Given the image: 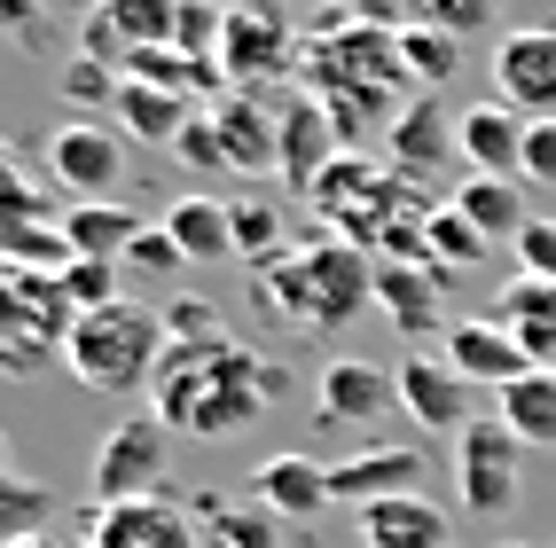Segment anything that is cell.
<instances>
[{"mask_svg":"<svg viewBox=\"0 0 556 548\" xmlns=\"http://www.w3.org/2000/svg\"><path fill=\"white\" fill-rule=\"evenodd\" d=\"M282 392V369H267L243 337L212 329V337H180L157 360V384H150V408L165 416V431H189V438H236L243 423H258Z\"/></svg>","mask_w":556,"mask_h":548,"instance_id":"cell-1","label":"cell"},{"mask_svg":"<svg viewBox=\"0 0 556 548\" xmlns=\"http://www.w3.org/2000/svg\"><path fill=\"white\" fill-rule=\"evenodd\" d=\"M416 87L400 63V24H368V16H338L321 31V40L306 48V94L329 110V126H338V141L353 150V141L368 126H400V94Z\"/></svg>","mask_w":556,"mask_h":548,"instance_id":"cell-2","label":"cell"},{"mask_svg":"<svg viewBox=\"0 0 556 548\" xmlns=\"http://www.w3.org/2000/svg\"><path fill=\"white\" fill-rule=\"evenodd\" d=\"M165 314L150 306H102V314H79V329H71V345H63V369L79 377L87 392L102 399H134V392H150L157 384V360H165Z\"/></svg>","mask_w":556,"mask_h":548,"instance_id":"cell-3","label":"cell"},{"mask_svg":"<svg viewBox=\"0 0 556 548\" xmlns=\"http://www.w3.org/2000/svg\"><path fill=\"white\" fill-rule=\"evenodd\" d=\"M71 314L55 275H0V377H31L71 345Z\"/></svg>","mask_w":556,"mask_h":548,"instance_id":"cell-4","label":"cell"},{"mask_svg":"<svg viewBox=\"0 0 556 548\" xmlns=\"http://www.w3.org/2000/svg\"><path fill=\"white\" fill-rule=\"evenodd\" d=\"M165 462H173V431L157 408H134L102 431L94 447V509H118V501H157L165 486Z\"/></svg>","mask_w":556,"mask_h":548,"instance_id":"cell-5","label":"cell"},{"mask_svg":"<svg viewBox=\"0 0 556 548\" xmlns=\"http://www.w3.org/2000/svg\"><path fill=\"white\" fill-rule=\"evenodd\" d=\"M306 55H299V31H290L282 9H258V0H236L228 9V31H219V79H228V94H258L290 79Z\"/></svg>","mask_w":556,"mask_h":548,"instance_id":"cell-6","label":"cell"},{"mask_svg":"<svg viewBox=\"0 0 556 548\" xmlns=\"http://www.w3.org/2000/svg\"><path fill=\"white\" fill-rule=\"evenodd\" d=\"M455 494L470 518H509L517 494H526V447L509 438L502 416H478L455 438Z\"/></svg>","mask_w":556,"mask_h":548,"instance_id":"cell-7","label":"cell"},{"mask_svg":"<svg viewBox=\"0 0 556 548\" xmlns=\"http://www.w3.org/2000/svg\"><path fill=\"white\" fill-rule=\"evenodd\" d=\"M299 259H306V329H345L368 298H377V259L353 251L345 235L306 243Z\"/></svg>","mask_w":556,"mask_h":548,"instance_id":"cell-8","label":"cell"},{"mask_svg":"<svg viewBox=\"0 0 556 548\" xmlns=\"http://www.w3.org/2000/svg\"><path fill=\"white\" fill-rule=\"evenodd\" d=\"M48 173L79 204H110V196H118V180H126V141L110 126H94V118H71V126L48 133Z\"/></svg>","mask_w":556,"mask_h":548,"instance_id":"cell-9","label":"cell"},{"mask_svg":"<svg viewBox=\"0 0 556 548\" xmlns=\"http://www.w3.org/2000/svg\"><path fill=\"white\" fill-rule=\"evenodd\" d=\"M494 102L517 118H556V24H526L494 48Z\"/></svg>","mask_w":556,"mask_h":548,"instance_id":"cell-10","label":"cell"},{"mask_svg":"<svg viewBox=\"0 0 556 548\" xmlns=\"http://www.w3.org/2000/svg\"><path fill=\"white\" fill-rule=\"evenodd\" d=\"M338 157H345V141H338V126H329V110H321L314 94H299V102L282 110V150H275L282 189L314 204V189L329 180V165H338Z\"/></svg>","mask_w":556,"mask_h":548,"instance_id":"cell-11","label":"cell"},{"mask_svg":"<svg viewBox=\"0 0 556 548\" xmlns=\"http://www.w3.org/2000/svg\"><path fill=\"white\" fill-rule=\"evenodd\" d=\"M392 384H400V408H407V423L416 431H470L478 416H470V384L447 369V360H431V353H407L400 369H392Z\"/></svg>","mask_w":556,"mask_h":548,"instance_id":"cell-12","label":"cell"},{"mask_svg":"<svg viewBox=\"0 0 556 548\" xmlns=\"http://www.w3.org/2000/svg\"><path fill=\"white\" fill-rule=\"evenodd\" d=\"M439 345H447V369H455L463 384H494V392H509L517 377H533L526 345H517L494 314H470V321H455Z\"/></svg>","mask_w":556,"mask_h":548,"instance_id":"cell-13","label":"cell"},{"mask_svg":"<svg viewBox=\"0 0 556 548\" xmlns=\"http://www.w3.org/2000/svg\"><path fill=\"white\" fill-rule=\"evenodd\" d=\"M424 455L416 447H361V455H345V462H329V501H353V509H368V501H400V494H424Z\"/></svg>","mask_w":556,"mask_h":548,"instance_id":"cell-14","label":"cell"},{"mask_svg":"<svg viewBox=\"0 0 556 548\" xmlns=\"http://www.w3.org/2000/svg\"><path fill=\"white\" fill-rule=\"evenodd\" d=\"M439 282H447V275H439L431 259H377V306L392 314V329H400V337H447V314H439Z\"/></svg>","mask_w":556,"mask_h":548,"instance_id":"cell-15","label":"cell"},{"mask_svg":"<svg viewBox=\"0 0 556 548\" xmlns=\"http://www.w3.org/2000/svg\"><path fill=\"white\" fill-rule=\"evenodd\" d=\"M526 126L509 102H470L455 118V141H463V165L486 173V180H526Z\"/></svg>","mask_w":556,"mask_h":548,"instance_id":"cell-16","label":"cell"},{"mask_svg":"<svg viewBox=\"0 0 556 548\" xmlns=\"http://www.w3.org/2000/svg\"><path fill=\"white\" fill-rule=\"evenodd\" d=\"M87 548H197L189 509L157 501H118V509H87Z\"/></svg>","mask_w":556,"mask_h":548,"instance_id":"cell-17","label":"cell"},{"mask_svg":"<svg viewBox=\"0 0 556 548\" xmlns=\"http://www.w3.org/2000/svg\"><path fill=\"white\" fill-rule=\"evenodd\" d=\"M384 173H400V180H424V173H439V165H455L463 157V141H455V118L439 110V94H416L400 110V126L384 133Z\"/></svg>","mask_w":556,"mask_h":548,"instance_id":"cell-18","label":"cell"},{"mask_svg":"<svg viewBox=\"0 0 556 548\" xmlns=\"http://www.w3.org/2000/svg\"><path fill=\"white\" fill-rule=\"evenodd\" d=\"M258 509H275L282 525H314L321 509H329V462L314 455H267L258 462V479H251Z\"/></svg>","mask_w":556,"mask_h":548,"instance_id":"cell-19","label":"cell"},{"mask_svg":"<svg viewBox=\"0 0 556 548\" xmlns=\"http://www.w3.org/2000/svg\"><path fill=\"white\" fill-rule=\"evenodd\" d=\"M353 518H361V548H447V540H455L447 509H439L431 494L368 501V509H353Z\"/></svg>","mask_w":556,"mask_h":548,"instance_id":"cell-20","label":"cell"},{"mask_svg":"<svg viewBox=\"0 0 556 548\" xmlns=\"http://www.w3.org/2000/svg\"><path fill=\"white\" fill-rule=\"evenodd\" d=\"M157 228L180 243V259H189V267H219V259H236V219H228V204L204 196V189L173 196V204L157 212Z\"/></svg>","mask_w":556,"mask_h":548,"instance_id":"cell-21","label":"cell"},{"mask_svg":"<svg viewBox=\"0 0 556 548\" xmlns=\"http://www.w3.org/2000/svg\"><path fill=\"white\" fill-rule=\"evenodd\" d=\"M384 408H400V384L377 360H329L321 369V423H377Z\"/></svg>","mask_w":556,"mask_h":548,"instance_id":"cell-22","label":"cell"},{"mask_svg":"<svg viewBox=\"0 0 556 548\" xmlns=\"http://www.w3.org/2000/svg\"><path fill=\"white\" fill-rule=\"evenodd\" d=\"M212 126H219V150H228V173H275L282 118H267L258 94H219L212 102Z\"/></svg>","mask_w":556,"mask_h":548,"instance_id":"cell-23","label":"cell"},{"mask_svg":"<svg viewBox=\"0 0 556 548\" xmlns=\"http://www.w3.org/2000/svg\"><path fill=\"white\" fill-rule=\"evenodd\" d=\"M55 228H63V243H71V259H110V267H126V251H134V235L150 228V219L110 196V204H71V212H55Z\"/></svg>","mask_w":556,"mask_h":548,"instance_id":"cell-24","label":"cell"},{"mask_svg":"<svg viewBox=\"0 0 556 548\" xmlns=\"http://www.w3.org/2000/svg\"><path fill=\"white\" fill-rule=\"evenodd\" d=\"M494 321L509 329L517 345H526V360H533V369H556V282H533V275H517V282L502 290Z\"/></svg>","mask_w":556,"mask_h":548,"instance_id":"cell-25","label":"cell"},{"mask_svg":"<svg viewBox=\"0 0 556 548\" xmlns=\"http://www.w3.org/2000/svg\"><path fill=\"white\" fill-rule=\"evenodd\" d=\"M447 204H455L486 243H517V235H526L533 219H541V212H526V189H517V180H486V173H470Z\"/></svg>","mask_w":556,"mask_h":548,"instance_id":"cell-26","label":"cell"},{"mask_svg":"<svg viewBox=\"0 0 556 548\" xmlns=\"http://www.w3.org/2000/svg\"><path fill=\"white\" fill-rule=\"evenodd\" d=\"M189 118H197V110L180 102V94H165V87H141V79L118 87V126H126L134 141H157V150H173Z\"/></svg>","mask_w":556,"mask_h":548,"instance_id":"cell-27","label":"cell"},{"mask_svg":"<svg viewBox=\"0 0 556 548\" xmlns=\"http://www.w3.org/2000/svg\"><path fill=\"white\" fill-rule=\"evenodd\" d=\"M502 423L517 447H556V369H533L502 392Z\"/></svg>","mask_w":556,"mask_h":548,"instance_id":"cell-28","label":"cell"},{"mask_svg":"<svg viewBox=\"0 0 556 548\" xmlns=\"http://www.w3.org/2000/svg\"><path fill=\"white\" fill-rule=\"evenodd\" d=\"M400 63H407V79H416V94H439L463 71V40H455V31H439V24L407 16L400 24Z\"/></svg>","mask_w":556,"mask_h":548,"instance_id":"cell-29","label":"cell"},{"mask_svg":"<svg viewBox=\"0 0 556 548\" xmlns=\"http://www.w3.org/2000/svg\"><path fill=\"white\" fill-rule=\"evenodd\" d=\"M87 16L110 24V31H118V40L141 55V48H173V16H180V0H94Z\"/></svg>","mask_w":556,"mask_h":548,"instance_id":"cell-30","label":"cell"},{"mask_svg":"<svg viewBox=\"0 0 556 548\" xmlns=\"http://www.w3.org/2000/svg\"><path fill=\"white\" fill-rule=\"evenodd\" d=\"M40 533H55V494L9 470V479H0V548H16V540H40Z\"/></svg>","mask_w":556,"mask_h":548,"instance_id":"cell-31","label":"cell"},{"mask_svg":"<svg viewBox=\"0 0 556 548\" xmlns=\"http://www.w3.org/2000/svg\"><path fill=\"white\" fill-rule=\"evenodd\" d=\"M486 235H478L470 228V219L455 212V204H431V228H424V259L439 267V275H455V267H478V259H486Z\"/></svg>","mask_w":556,"mask_h":548,"instance_id":"cell-32","label":"cell"},{"mask_svg":"<svg viewBox=\"0 0 556 548\" xmlns=\"http://www.w3.org/2000/svg\"><path fill=\"white\" fill-rule=\"evenodd\" d=\"M219 31H228V9H219V0H180L173 48L189 55V63H212V71H219Z\"/></svg>","mask_w":556,"mask_h":548,"instance_id":"cell-33","label":"cell"},{"mask_svg":"<svg viewBox=\"0 0 556 548\" xmlns=\"http://www.w3.org/2000/svg\"><path fill=\"white\" fill-rule=\"evenodd\" d=\"M228 219H236V251H243V259H258V267L282 259V212L267 196H236Z\"/></svg>","mask_w":556,"mask_h":548,"instance_id":"cell-34","label":"cell"},{"mask_svg":"<svg viewBox=\"0 0 556 548\" xmlns=\"http://www.w3.org/2000/svg\"><path fill=\"white\" fill-rule=\"evenodd\" d=\"M258 306L275 321H290V329H306V259H267L258 267Z\"/></svg>","mask_w":556,"mask_h":548,"instance_id":"cell-35","label":"cell"},{"mask_svg":"<svg viewBox=\"0 0 556 548\" xmlns=\"http://www.w3.org/2000/svg\"><path fill=\"white\" fill-rule=\"evenodd\" d=\"M118 275L126 267H110V259H71L55 282H63L71 314H102V306H118Z\"/></svg>","mask_w":556,"mask_h":548,"instance_id":"cell-36","label":"cell"},{"mask_svg":"<svg viewBox=\"0 0 556 548\" xmlns=\"http://www.w3.org/2000/svg\"><path fill=\"white\" fill-rule=\"evenodd\" d=\"M212 548H282V518L275 509H212Z\"/></svg>","mask_w":556,"mask_h":548,"instance_id":"cell-37","label":"cell"},{"mask_svg":"<svg viewBox=\"0 0 556 548\" xmlns=\"http://www.w3.org/2000/svg\"><path fill=\"white\" fill-rule=\"evenodd\" d=\"M118 87H126V71H110V63H94V55H71V63H63V102H79V110H94V102L118 110Z\"/></svg>","mask_w":556,"mask_h":548,"instance_id":"cell-38","label":"cell"},{"mask_svg":"<svg viewBox=\"0 0 556 548\" xmlns=\"http://www.w3.org/2000/svg\"><path fill=\"white\" fill-rule=\"evenodd\" d=\"M416 24H439L455 40H470V31L502 24V0H416Z\"/></svg>","mask_w":556,"mask_h":548,"instance_id":"cell-39","label":"cell"},{"mask_svg":"<svg viewBox=\"0 0 556 548\" xmlns=\"http://www.w3.org/2000/svg\"><path fill=\"white\" fill-rule=\"evenodd\" d=\"M0 40L40 55L48 48V0H0Z\"/></svg>","mask_w":556,"mask_h":548,"instance_id":"cell-40","label":"cell"},{"mask_svg":"<svg viewBox=\"0 0 556 548\" xmlns=\"http://www.w3.org/2000/svg\"><path fill=\"white\" fill-rule=\"evenodd\" d=\"M173 157H180V165H197V173H228V150H219V126H212V110H204V118H189V126H180Z\"/></svg>","mask_w":556,"mask_h":548,"instance_id":"cell-41","label":"cell"},{"mask_svg":"<svg viewBox=\"0 0 556 548\" xmlns=\"http://www.w3.org/2000/svg\"><path fill=\"white\" fill-rule=\"evenodd\" d=\"M180 267H189V259H180V243H173L165 228H141L134 251H126V275H157V282H165V275H180Z\"/></svg>","mask_w":556,"mask_h":548,"instance_id":"cell-42","label":"cell"},{"mask_svg":"<svg viewBox=\"0 0 556 548\" xmlns=\"http://www.w3.org/2000/svg\"><path fill=\"white\" fill-rule=\"evenodd\" d=\"M509 251H517V267H526L533 282H556V219H548V212H541V219H533V228L517 235Z\"/></svg>","mask_w":556,"mask_h":548,"instance_id":"cell-43","label":"cell"},{"mask_svg":"<svg viewBox=\"0 0 556 548\" xmlns=\"http://www.w3.org/2000/svg\"><path fill=\"white\" fill-rule=\"evenodd\" d=\"M526 180L556 189V118H533L526 126Z\"/></svg>","mask_w":556,"mask_h":548,"instance_id":"cell-44","label":"cell"},{"mask_svg":"<svg viewBox=\"0 0 556 548\" xmlns=\"http://www.w3.org/2000/svg\"><path fill=\"white\" fill-rule=\"evenodd\" d=\"M219 329V314L204 306V298H173V314H165V337L180 345V337H212Z\"/></svg>","mask_w":556,"mask_h":548,"instance_id":"cell-45","label":"cell"},{"mask_svg":"<svg viewBox=\"0 0 556 548\" xmlns=\"http://www.w3.org/2000/svg\"><path fill=\"white\" fill-rule=\"evenodd\" d=\"M329 9H345V16H368V24H392V16H400V0H329Z\"/></svg>","mask_w":556,"mask_h":548,"instance_id":"cell-46","label":"cell"},{"mask_svg":"<svg viewBox=\"0 0 556 548\" xmlns=\"http://www.w3.org/2000/svg\"><path fill=\"white\" fill-rule=\"evenodd\" d=\"M16 548H63V540H55V533H40V540H16Z\"/></svg>","mask_w":556,"mask_h":548,"instance_id":"cell-47","label":"cell"},{"mask_svg":"<svg viewBox=\"0 0 556 548\" xmlns=\"http://www.w3.org/2000/svg\"><path fill=\"white\" fill-rule=\"evenodd\" d=\"M0 479H9V431H0Z\"/></svg>","mask_w":556,"mask_h":548,"instance_id":"cell-48","label":"cell"},{"mask_svg":"<svg viewBox=\"0 0 556 548\" xmlns=\"http://www.w3.org/2000/svg\"><path fill=\"white\" fill-rule=\"evenodd\" d=\"M258 9H290V0H258Z\"/></svg>","mask_w":556,"mask_h":548,"instance_id":"cell-49","label":"cell"},{"mask_svg":"<svg viewBox=\"0 0 556 548\" xmlns=\"http://www.w3.org/2000/svg\"><path fill=\"white\" fill-rule=\"evenodd\" d=\"M502 548H526V540H502Z\"/></svg>","mask_w":556,"mask_h":548,"instance_id":"cell-50","label":"cell"}]
</instances>
